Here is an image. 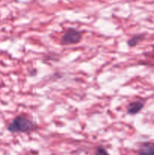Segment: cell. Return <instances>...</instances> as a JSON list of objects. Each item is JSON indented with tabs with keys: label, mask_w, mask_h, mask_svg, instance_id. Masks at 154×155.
Masks as SVG:
<instances>
[{
	"label": "cell",
	"mask_w": 154,
	"mask_h": 155,
	"mask_svg": "<svg viewBox=\"0 0 154 155\" xmlns=\"http://www.w3.org/2000/svg\"><path fill=\"white\" fill-rule=\"evenodd\" d=\"M37 125L25 115H18L8 126V130L12 133H28L34 131Z\"/></svg>",
	"instance_id": "cell-1"
},
{
	"label": "cell",
	"mask_w": 154,
	"mask_h": 155,
	"mask_svg": "<svg viewBox=\"0 0 154 155\" xmlns=\"http://www.w3.org/2000/svg\"><path fill=\"white\" fill-rule=\"evenodd\" d=\"M82 38V35L81 32L74 28H68L61 36L60 42L65 45H74L79 43L81 41Z\"/></svg>",
	"instance_id": "cell-2"
},
{
	"label": "cell",
	"mask_w": 154,
	"mask_h": 155,
	"mask_svg": "<svg viewBox=\"0 0 154 155\" xmlns=\"http://www.w3.org/2000/svg\"><path fill=\"white\" fill-rule=\"evenodd\" d=\"M138 155H154V143L149 142H143L138 148Z\"/></svg>",
	"instance_id": "cell-3"
},
{
	"label": "cell",
	"mask_w": 154,
	"mask_h": 155,
	"mask_svg": "<svg viewBox=\"0 0 154 155\" xmlns=\"http://www.w3.org/2000/svg\"><path fill=\"white\" fill-rule=\"evenodd\" d=\"M143 107H144V102L143 101L137 100V101H132L128 104L127 111L129 114L135 115L138 114L143 108Z\"/></svg>",
	"instance_id": "cell-4"
},
{
	"label": "cell",
	"mask_w": 154,
	"mask_h": 155,
	"mask_svg": "<svg viewBox=\"0 0 154 155\" xmlns=\"http://www.w3.org/2000/svg\"><path fill=\"white\" fill-rule=\"evenodd\" d=\"M145 38V36L143 34H138L132 36L128 40V45L129 47H134L137 45L140 42L143 40Z\"/></svg>",
	"instance_id": "cell-5"
},
{
	"label": "cell",
	"mask_w": 154,
	"mask_h": 155,
	"mask_svg": "<svg viewBox=\"0 0 154 155\" xmlns=\"http://www.w3.org/2000/svg\"><path fill=\"white\" fill-rule=\"evenodd\" d=\"M95 155H110L104 147H98L95 151Z\"/></svg>",
	"instance_id": "cell-6"
},
{
	"label": "cell",
	"mask_w": 154,
	"mask_h": 155,
	"mask_svg": "<svg viewBox=\"0 0 154 155\" xmlns=\"http://www.w3.org/2000/svg\"><path fill=\"white\" fill-rule=\"evenodd\" d=\"M151 55H152V57L153 58H154V47H153V48H152V54H151Z\"/></svg>",
	"instance_id": "cell-7"
}]
</instances>
